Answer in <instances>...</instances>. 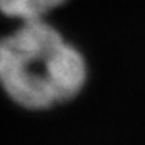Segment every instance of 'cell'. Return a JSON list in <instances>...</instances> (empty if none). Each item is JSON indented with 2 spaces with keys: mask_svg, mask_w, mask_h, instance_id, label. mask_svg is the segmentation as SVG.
<instances>
[{
  "mask_svg": "<svg viewBox=\"0 0 145 145\" xmlns=\"http://www.w3.org/2000/svg\"><path fill=\"white\" fill-rule=\"evenodd\" d=\"M87 80L85 59L42 19L26 20L0 39V87L26 110L71 101Z\"/></svg>",
  "mask_w": 145,
  "mask_h": 145,
  "instance_id": "cell-1",
  "label": "cell"
},
{
  "mask_svg": "<svg viewBox=\"0 0 145 145\" xmlns=\"http://www.w3.org/2000/svg\"><path fill=\"white\" fill-rule=\"evenodd\" d=\"M65 2L67 0H0V12L8 17L22 19L23 22L37 20Z\"/></svg>",
  "mask_w": 145,
  "mask_h": 145,
  "instance_id": "cell-2",
  "label": "cell"
}]
</instances>
